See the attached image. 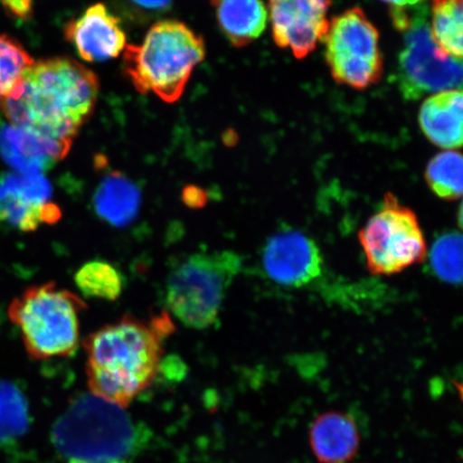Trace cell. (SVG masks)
<instances>
[{"mask_svg": "<svg viewBox=\"0 0 463 463\" xmlns=\"http://www.w3.org/2000/svg\"><path fill=\"white\" fill-rule=\"evenodd\" d=\"M172 331L166 314L149 322L127 316L89 335L84 346L92 395L128 408L158 375L164 341Z\"/></svg>", "mask_w": 463, "mask_h": 463, "instance_id": "1", "label": "cell"}, {"mask_svg": "<svg viewBox=\"0 0 463 463\" xmlns=\"http://www.w3.org/2000/svg\"><path fill=\"white\" fill-rule=\"evenodd\" d=\"M98 94L94 72L69 58H52L33 62L19 86L0 99V111L11 124L72 141L94 111Z\"/></svg>", "mask_w": 463, "mask_h": 463, "instance_id": "2", "label": "cell"}, {"mask_svg": "<svg viewBox=\"0 0 463 463\" xmlns=\"http://www.w3.org/2000/svg\"><path fill=\"white\" fill-rule=\"evenodd\" d=\"M148 441L146 427L92 393L73 399L52 431L61 463H135Z\"/></svg>", "mask_w": 463, "mask_h": 463, "instance_id": "3", "label": "cell"}, {"mask_svg": "<svg viewBox=\"0 0 463 463\" xmlns=\"http://www.w3.org/2000/svg\"><path fill=\"white\" fill-rule=\"evenodd\" d=\"M204 56V40L193 29L182 22L161 21L149 29L142 44L126 46L124 69L141 94L173 103L182 97Z\"/></svg>", "mask_w": 463, "mask_h": 463, "instance_id": "4", "label": "cell"}, {"mask_svg": "<svg viewBox=\"0 0 463 463\" xmlns=\"http://www.w3.org/2000/svg\"><path fill=\"white\" fill-rule=\"evenodd\" d=\"M83 299L55 283L29 287L9 305L10 321L19 328L27 354L36 361L71 357L80 344Z\"/></svg>", "mask_w": 463, "mask_h": 463, "instance_id": "5", "label": "cell"}, {"mask_svg": "<svg viewBox=\"0 0 463 463\" xmlns=\"http://www.w3.org/2000/svg\"><path fill=\"white\" fill-rule=\"evenodd\" d=\"M241 268V257L232 251L198 252L182 259L167 276V309L184 326L206 329L215 326Z\"/></svg>", "mask_w": 463, "mask_h": 463, "instance_id": "6", "label": "cell"}, {"mask_svg": "<svg viewBox=\"0 0 463 463\" xmlns=\"http://www.w3.org/2000/svg\"><path fill=\"white\" fill-rule=\"evenodd\" d=\"M390 15L393 26L403 34L397 84L404 99L419 100L433 92L461 90V60L445 54L434 43L425 5L391 8Z\"/></svg>", "mask_w": 463, "mask_h": 463, "instance_id": "7", "label": "cell"}, {"mask_svg": "<svg viewBox=\"0 0 463 463\" xmlns=\"http://www.w3.org/2000/svg\"><path fill=\"white\" fill-rule=\"evenodd\" d=\"M367 268L373 275L392 276L419 264L427 244L419 218L395 195L386 194L380 210L358 233Z\"/></svg>", "mask_w": 463, "mask_h": 463, "instance_id": "8", "label": "cell"}, {"mask_svg": "<svg viewBox=\"0 0 463 463\" xmlns=\"http://www.w3.org/2000/svg\"><path fill=\"white\" fill-rule=\"evenodd\" d=\"M326 60L333 79L363 90L383 75L380 33L361 8H350L334 17L324 37Z\"/></svg>", "mask_w": 463, "mask_h": 463, "instance_id": "9", "label": "cell"}, {"mask_svg": "<svg viewBox=\"0 0 463 463\" xmlns=\"http://www.w3.org/2000/svg\"><path fill=\"white\" fill-rule=\"evenodd\" d=\"M52 194L43 174H4L0 177V222L25 233L57 223L61 211L52 202Z\"/></svg>", "mask_w": 463, "mask_h": 463, "instance_id": "10", "label": "cell"}, {"mask_svg": "<svg viewBox=\"0 0 463 463\" xmlns=\"http://www.w3.org/2000/svg\"><path fill=\"white\" fill-rule=\"evenodd\" d=\"M329 7L331 0H269L275 43L304 60L326 37Z\"/></svg>", "mask_w": 463, "mask_h": 463, "instance_id": "11", "label": "cell"}, {"mask_svg": "<svg viewBox=\"0 0 463 463\" xmlns=\"http://www.w3.org/2000/svg\"><path fill=\"white\" fill-rule=\"evenodd\" d=\"M262 260L270 279L289 288L309 285L323 270L320 249L299 231H282L271 236L264 248Z\"/></svg>", "mask_w": 463, "mask_h": 463, "instance_id": "12", "label": "cell"}, {"mask_svg": "<svg viewBox=\"0 0 463 463\" xmlns=\"http://www.w3.org/2000/svg\"><path fill=\"white\" fill-rule=\"evenodd\" d=\"M72 141L58 140L29 127H0V152L17 173L43 174L65 158Z\"/></svg>", "mask_w": 463, "mask_h": 463, "instance_id": "13", "label": "cell"}, {"mask_svg": "<svg viewBox=\"0 0 463 463\" xmlns=\"http://www.w3.org/2000/svg\"><path fill=\"white\" fill-rule=\"evenodd\" d=\"M65 36L82 60L106 61L118 57L126 48V34L118 17L106 5H91L66 26Z\"/></svg>", "mask_w": 463, "mask_h": 463, "instance_id": "14", "label": "cell"}, {"mask_svg": "<svg viewBox=\"0 0 463 463\" xmlns=\"http://www.w3.org/2000/svg\"><path fill=\"white\" fill-rule=\"evenodd\" d=\"M309 444L318 462L347 463L360 449L361 434L350 414L328 411L312 422Z\"/></svg>", "mask_w": 463, "mask_h": 463, "instance_id": "15", "label": "cell"}, {"mask_svg": "<svg viewBox=\"0 0 463 463\" xmlns=\"http://www.w3.org/2000/svg\"><path fill=\"white\" fill-rule=\"evenodd\" d=\"M462 104L461 90L427 98L420 108V124L428 140L445 150L462 146Z\"/></svg>", "mask_w": 463, "mask_h": 463, "instance_id": "16", "label": "cell"}, {"mask_svg": "<svg viewBox=\"0 0 463 463\" xmlns=\"http://www.w3.org/2000/svg\"><path fill=\"white\" fill-rule=\"evenodd\" d=\"M141 203L140 189L118 171L106 174L95 191L94 207L97 215L116 228H124L135 222Z\"/></svg>", "mask_w": 463, "mask_h": 463, "instance_id": "17", "label": "cell"}, {"mask_svg": "<svg viewBox=\"0 0 463 463\" xmlns=\"http://www.w3.org/2000/svg\"><path fill=\"white\" fill-rule=\"evenodd\" d=\"M220 29L236 48L256 42L268 25L263 0H213Z\"/></svg>", "mask_w": 463, "mask_h": 463, "instance_id": "18", "label": "cell"}, {"mask_svg": "<svg viewBox=\"0 0 463 463\" xmlns=\"http://www.w3.org/2000/svg\"><path fill=\"white\" fill-rule=\"evenodd\" d=\"M463 0H432L430 32L445 54L462 58Z\"/></svg>", "mask_w": 463, "mask_h": 463, "instance_id": "19", "label": "cell"}, {"mask_svg": "<svg viewBox=\"0 0 463 463\" xmlns=\"http://www.w3.org/2000/svg\"><path fill=\"white\" fill-rule=\"evenodd\" d=\"M462 156L456 150H444L434 156L427 165L428 186L438 198L459 200L462 196Z\"/></svg>", "mask_w": 463, "mask_h": 463, "instance_id": "20", "label": "cell"}, {"mask_svg": "<svg viewBox=\"0 0 463 463\" xmlns=\"http://www.w3.org/2000/svg\"><path fill=\"white\" fill-rule=\"evenodd\" d=\"M75 283L85 297L104 300H116L124 288V277L106 260H90L80 268L74 277Z\"/></svg>", "mask_w": 463, "mask_h": 463, "instance_id": "21", "label": "cell"}, {"mask_svg": "<svg viewBox=\"0 0 463 463\" xmlns=\"http://www.w3.org/2000/svg\"><path fill=\"white\" fill-rule=\"evenodd\" d=\"M430 265L439 280L450 285L462 282V236L448 232L434 241L430 252Z\"/></svg>", "mask_w": 463, "mask_h": 463, "instance_id": "22", "label": "cell"}, {"mask_svg": "<svg viewBox=\"0 0 463 463\" xmlns=\"http://www.w3.org/2000/svg\"><path fill=\"white\" fill-rule=\"evenodd\" d=\"M28 426L27 402L19 389L0 382V443L22 436Z\"/></svg>", "mask_w": 463, "mask_h": 463, "instance_id": "23", "label": "cell"}, {"mask_svg": "<svg viewBox=\"0 0 463 463\" xmlns=\"http://www.w3.org/2000/svg\"><path fill=\"white\" fill-rule=\"evenodd\" d=\"M33 62L20 43L8 34H0V99L19 86Z\"/></svg>", "mask_w": 463, "mask_h": 463, "instance_id": "24", "label": "cell"}, {"mask_svg": "<svg viewBox=\"0 0 463 463\" xmlns=\"http://www.w3.org/2000/svg\"><path fill=\"white\" fill-rule=\"evenodd\" d=\"M2 2L11 17L26 20L33 14L34 0H2Z\"/></svg>", "mask_w": 463, "mask_h": 463, "instance_id": "25", "label": "cell"}, {"mask_svg": "<svg viewBox=\"0 0 463 463\" xmlns=\"http://www.w3.org/2000/svg\"><path fill=\"white\" fill-rule=\"evenodd\" d=\"M130 2L141 9L161 11L169 8L172 0H130Z\"/></svg>", "mask_w": 463, "mask_h": 463, "instance_id": "26", "label": "cell"}, {"mask_svg": "<svg viewBox=\"0 0 463 463\" xmlns=\"http://www.w3.org/2000/svg\"><path fill=\"white\" fill-rule=\"evenodd\" d=\"M184 200L189 206H202L206 201V195L200 189H190L184 194Z\"/></svg>", "mask_w": 463, "mask_h": 463, "instance_id": "27", "label": "cell"}, {"mask_svg": "<svg viewBox=\"0 0 463 463\" xmlns=\"http://www.w3.org/2000/svg\"><path fill=\"white\" fill-rule=\"evenodd\" d=\"M381 2L390 5L391 8H408L415 7L425 0H381Z\"/></svg>", "mask_w": 463, "mask_h": 463, "instance_id": "28", "label": "cell"}]
</instances>
